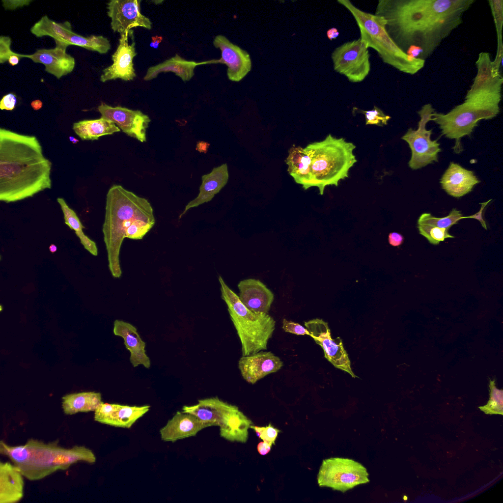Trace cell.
Instances as JSON below:
<instances>
[{
  "label": "cell",
  "mask_w": 503,
  "mask_h": 503,
  "mask_svg": "<svg viewBox=\"0 0 503 503\" xmlns=\"http://www.w3.org/2000/svg\"><path fill=\"white\" fill-rule=\"evenodd\" d=\"M475 0H379L376 15L385 20V29L406 53L420 48L425 60L462 23Z\"/></svg>",
  "instance_id": "cell-1"
},
{
  "label": "cell",
  "mask_w": 503,
  "mask_h": 503,
  "mask_svg": "<svg viewBox=\"0 0 503 503\" xmlns=\"http://www.w3.org/2000/svg\"><path fill=\"white\" fill-rule=\"evenodd\" d=\"M52 163L34 136L0 129V200L10 203L52 188Z\"/></svg>",
  "instance_id": "cell-2"
},
{
  "label": "cell",
  "mask_w": 503,
  "mask_h": 503,
  "mask_svg": "<svg viewBox=\"0 0 503 503\" xmlns=\"http://www.w3.org/2000/svg\"><path fill=\"white\" fill-rule=\"evenodd\" d=\"M476 75L467 91L463 103L447 114L434 112L431 120L439 125L442 135L454 139L453 147L456 153L462 150L460 140L470 136L477 122L490 119L500 112L503 77L500 71L494 67L489 54L480 53L475 62Z\"/></svg>",
  "instance_id": "cell-3"
},
{
  "label": "cell",
  "mask_w": 503,
  "mask_h": 503,
  "mask_svg": "<svg viewBox=\"0 0 503 503\" xmlns=\"http://www.w3.org/2000/svg\"><path fill=\"white\" fill-rule=\"evenodd\" d=\"M0 453L7 456L18 468L25 477L37 480L58 470H65L72 465L83 461L96 462V457L89 448L83 446L71 448L61 447L58 440L46 443L31 439L24 445L10 446L0 442Z\"/></svg>",
  "instance_id": "cell-4"
},
{
  "label": "cell",
  "mask_w": 503,
  "mask_h": 503,
  "mask_svg": "<svg viewBox=\"0 0 503 503\" xmlns=\"http://www.w3.org/2000/svg\"><path fill=\"white\" fill-rule=\"evenodd\" d=\"M138 219L155 223L150 203L120 185H112L106 196L102 232L109 269L114 278H119L122 275L119 254L126 230Z\"/></svg>",
  "instance_id": "cell-5"
},
{
  "label": "cell",
  "mask_w": 503,
  "mask_h": 503,
  "mask_svg": "<svg viewBox=\"0 0 503 503\" xmlns=\"http://www.w3.org/2000/svg\"><path fill=\"white\" fill-rule=\"evenodd\" d=\"M305 148L310 157L313 186L318 188L320 195L327 186H337L340 181L348 177L350 169L357 162L353 152L355 145L331 134Z\"/></svg>",
  "instance_id": "cell-6"
},
{
  "label": "cell",
  "mask_w": 503,
  "mask_h": 503,
  "mask_svg": "<svg viewBox=\"0 0 503 503\" xmlns=\"http://www.w3.org/2000/svg\"><path fill=\"white\" fill-rule=\"evenodd\" d=\"M337 2L352 14L359 28L360 38L368 48L376 51L383 62L410 75L423 68L425 60L410 56L397 46L386 31L383 17L361 10L349 0Z\"/></svg>",
  "instance_id": "cell-7"
},
{
  "label": "cell",
  "mask_w": 503,
  "mask_h": 503,
  "mask_svg": "<svg viewBox=\"0 0 503 503\" xmlns=\"http://www.w3.org/2000/svg\"><path fill=\"white\" fill-rule=\"evenodd\" d=\"M222 298L225 302L230 317L242 345V356L267 350L275 330L276 321L268 313L254 312L242 303L239 296L219 276Z\"/></svg>",
  "instance_id": "cell-8"
},
{
  "label": "cell",
  "mask_w": 503,
  "mask_h": 503,
  "mask_svg": "<svg viewBox=\"0 0 503 503\" xmlns=\"http://www.w3.org/2000/svg\"><path fill=\"white\" fill-rule=\"evenodd\" d=\"M366 469L349 458L333 457L323 460L317 475L320 487L344 493L359 485L369 482Z\"/></svg>",
  "instance_id": "cell-9"
},
{
  "label": "cell",
  "mask_w": 503,
  "mask_h": 503,
  "mask_svg": "<svg viewBox=\"0 0 503 503\" xmlns=\"http://www.w3.org/2000/svg\"><path fill=\"white\" fill-rule=\"evenodd\" d=\"M435 110L430 104L424 105L418 112L420 116L418 129L414 130L409 128L401 138L406 141L412 151V156L408 163L412 169H418L438 162V154L442 149L437 140L430 139L432 129H426V123L431 120Z\"/></svg>",
  "instance_id": "cell-10"
},
{
  "label": "cell",
  "mask_w": 503,
  "mask_h": 503,
  "mask_svg": "<svg viewBox=\"0 0 503 503\" xmlns=\"http://www.w3.org/2000/svg\"><path fill=\"white\" fill-rule=\"evenodd\" d=\"M368 48L360 38L336 47L331 55L334 70L351 83L363 81L370 71Z\"/></svg>",
  "instance_id": "cell-11"
},
{
  "label": "cell",
  "mask_w": 503,
  "mask_h": 503,
  "mask_svg": "<svg viewBox=\"0 0 503 503\" xmlns=\"http://www.w3.org/2000/svg\"><path fill=\"white\" fill-rule=\"evenodd\" d=\"M306 329L315 342L323 349L324 356L336 368L349 373L352 377H358L352 371L348 355L345 350L341 339H333L328 323L322 319L316 318L304 322Z\"/></svg>",
  "instance_id": "cell-12"
},
{
  "label": "cell",
  "mask_w": 503,
  "mask_h": 503,
  "mask_svg": "<svg viewBox=\"0 0 503 503\" xmlns=\"http://www.w3.org/2000/svg\"><path fill=\"white\" fill-rule=\"evenodd\" d=\"M98 110L102 118L114 123L123 132L140 142L146 140V132L151 120L139 110L112 107L102 102Z\"/></svg>",
  "instance_id": "cell-13"
},
{
  "label": "cell",
  "mask_w": 503,
  "mask_h": 503,
  "mask_svg": "<svg viewBox=\"0 0 503 503\" xmlns=\"http://www.w3.org/2000/svg\"><path fill=\"white\" fill-rule=\"evenodd\" d=\"M140 0H112L108 3V15L111 19V28L114 32L121 34L137 27L151 29V22L140 13Z\"/></svg>",
  "instance_id": "cell-14"
},
{
  "label": "cell",
  "mask_w": 503,
  "mask_h": 503,
  "mask_svg": "<svg viewBox=\"0 0 503 503\" xmlns=\"http://www.w3.org/2000/svg\"><path fill=\"white\" fill-rule=\"evenodd\" d=\"M213 45L221 51V58L216 62L227 66L228 79L237 82L245 78L252 68V61L249 53L222 35L215 37Z\"/></svg>",
  "instance_id": "cell-15"
},
{
  "label": "cell",
  "mask_w": 503,
  "mask_h": 503,
  "mask_svg": "<svg viewBox=\"0 0 503 503\" xmlns=\"http://www.w3.org/2000/svg\"><path fill=\"white\" fill-rule=\"evenodd\" d=\"M129 31L121 34L119 44L116 51L112 55L113 63L103 71L100 81L105 83L116 79L128 81L136 77L133 64V58L137 55L135 43L129 45Z\"/></svg>",
  "instance_id": "cell-16"
},
{
  "label": "cell",
  "mask_w": 503,
  "mask_h": 503,
  "mask_svg": "<svg viewBox=\"0 0 503 503\" xmlns=\"http://www.w3.org/2000/svg\"><path fill=\"white\" fill-rule=\"evenodd\" d=\"M149 405L130 406L102 402L94 411L95 421L117 427L130 428L147 413Z\"/></svg>",
  "instance_id": "cell-17"
},
{
  "label": "cell",
  "mask_w": 503,
  "mask_h": 503,
  "mask_svg": "<svg viewBox=\"0 0 503 503\" xmlns=\"http://www.w3.org/2000/svg\"><path fill=\"white\" fill-rule=\"evenodd\" d=\"M282 366L281 360L270 351H259L242 356L238 362L243 378L252 384L270 373L277 372Z\"/></svg>",
  "instance_id": "cell-18"
},
{
  "label": "cell",
  "mask_w": 503,
  "mask_h": 503,
  "mask_svg": "<svg viewBox=\"0 0 503 503\" xmlns=\"http://www.w3.org/2000/svg\"><path fill=\"white\" fill-rule=\"evenodd\" d=\"M67 47L56 45L53 49H41L31 55H26V57L35 63L43 64L45 70L57 79L73 71L75 66V58L68 54Z\"/></svg>",
  "instance_id": "cell-19"
},
{
  "label": "cell",
  "mask_w": 503,
  "mask_h": 503,
  "mask_svg": "<svg viewBox=\"0 0 503 503\" xmlns=\"http://www.w3.org/2000/svg\"><path fill=\"white\" fill-rule=\"evenodd\" d=\"M239 299L249 309L254 312L268 313L274 299L272 292L261 281L246 279L238 284Z\"/></svg>",
  "instance_id": "cell-20"
},
{
  "label": "cell",
  "mask_w": 503,
  "mask_h": 503,
  "mask_svg": "<svg viewBox=\"0 0 503 503\" xmlns=\"http://www.w3.org/2000/svg\"><path fill=\"white\" fill-rule=\"evenodd\" d=\"M209 427L195 416L183 412H177L167 424L160 430L161 439L174 442L186 438L195 436L202 429Z\"/></svg>",
  "instance_id": "cell-21"
},
{
  "label": "cell",
  "mask_w": 503,
  "mask_h": 503,
  "mask_svg": "<svg viewBox=\"0 0 503 503\" xmlns=\"http://www.w3.org/2000/svg\"><path fill=\"white\" fill-rule=\"evenodd\" d=\"M479 180L474 172L451 162L441 179L442 188L450 196L459 198L471 192Z\"/></svg>",
  "instance_id": "cell-22"
},
{
  "label": "cell",
  "mask_w": 503,
  "mask_h": 503,
  "mask_svg": "<svg viewBox=\"0 0 503 503\" xmlns=\"http://www.w3.org/2000/svg\"><path fill=\"white\" fill-rule=\"evenodd\" d=\"M229 175L226 164L214 168L208 174L203 175L202 183L199 187L198 196L190 201L179 216V219L190 209L196 207L211 201L214 196L225 186L228 180Z\"/></svg>",
  "instance_id": "cell-23"
},
{
  "label": "cell",
  "mask_w": 503,
  "mask_h": 503,
  "mask_svg": "<svg viewBox=\"0 0 503 503\" xmlns=\"http://www.w3.org/2000/svg\"><path fill=\"white\" fill-rule=\"evenodd\" d=\"M113 331L115 335L123 338L124 345L131 353L130 361L133 366L142 364L149 368L150 361L145 353V343L141 339L137 328L129 323L116 320Z\"/></svg>",
  "instance_id": "cell-24"
},
{
  "label": "cell",
  "mask_w": 503,
  "mask_h": 503,
  "mask_svg": "<svg viewBox=\"0 0 503 503\" xmlns=\"http://www.w3.org/2000/svg\"><path fill=\"white\" fill-rule=\"evenodd\" d=\"M23 477L14 464L0 462V503H16L23 498Z\"/></svg>",
  "instance_id": "cell-25"
},
{
  "label": "cell",
  "mask_w": 503,
  "mask_h": 503,
  "mask_svg": "<svg viewBox=\"0 0 503 503\" xmlns=\"http://www.w3.org/2000/svg\"><path fill=\"white\" fill-rule=\"evenodd\" d=\"M233 406L216 397L199 400L197 404L192 406H184L182 410L184 413L195 416L209 426H220L225 417Z\"/></svg>",
  "instance_id": "cell-26"
},
{
  "label": "cell",
  "mask_w": 503,
  "mask_h": 503,
  "mask_svg": "<svg viewBox=\"0 0 503 503\" xmlns=\"http://www.w3.org/2000/svg\"><path fill=\"white\" fill-rule=\"evenodd\" d=\"M285 162L287 170L295 182L306 190L313 186L311 160L308 152L301 146H292Z\"/></svg>",
  "instance_id": "cell-27"
},
{
  "label": "cell",
  "mask_w": 503,
  "mask_h": 503,
  "mask_svg": "<svg viewBox=\"0 0 503 503\" xmlns=\"http://www.w3.org/2000/svg\"><path fill=\"white\" fill-rule=\"evenodd\" d=\"M211 61L196 62L188 61L176 54L155 66L149 67L143 78L145 81H149L156 78L161 72H172L184 82L188 81L194 75V69L197 65L209 63Z\"/></svg>",
  "instance_id": "cell-28"
},
{
  "label": "cell",
  "mask_w": 503,
  "mask_h": 503,
  "mask_svg": "<svg viewBox=\"0 0 503 503\" xmlns=\"http://www.w3.org/2000/svg\"><path fill=\"white\" fill-rule=\"evenodd\" d=\"M252 423L237 406H233L220 426V435L230 441L245 443L248 438V429Z\"/></svg>",
  "instance_id": "cell-29"
},
{
  "label": "cell",
  "mask_w": 503,
  "mask_h": 503,
  "mask_svg": "<svg viewBox=\"0 0 503 503\" xmlns=\"http://www.w3.org/2000/svg\"><path fill=\"white\" fill-rule=\"evenodd\" d=\"M30 32L37 37L50 36L55 40L56 45L66 47L69 46L68 41L69 37L75 33L69 22L56 23L46 15L34 24L30 28Z\"/></svg>",
  "instance_id": "cell-30"
},
{
  "label": "cell",
  "mask_w": 503,
  "mask_h": 503,
  "mask_svg": "<svg viewBox=\"0 0 503 503\" xmlns=\"http://www.w3.org/2000/svg\"><path fill=\"white\" fill-rule=\"evenodd\" d=\"M62 399L63 411L68 415L95 411L103 402L101 393L95 391L68 394Z\"/></svg>",
  "instance_id": "cell-31"
},
{
  "label": "cell",
  "mask_w": 503,
  "mask_h": 503,
  "mask_svg": "<svg viewBox=\"0 0 503 503\" xmlns=\"http://www.w3.org/2000/svg\"><path fill=\"white\" fill-rule=\"evenodd\" d=\"M73 129L83 140H97L102 136L120 131L114 123L102 117L75 122L73 124Z\"/></svg>",
  "instance_id": "cell-32"
},
{
  "label": "cell",
  "mask_w": 503,
  "mask_h": 503,
  "mask_svg": "<svg viewBox=\"0 0 503 503\" xmlns=\"http://www.w3.org/2000/svg\"><path fill=\"white\" fill-rule=\"evenodd\" d=\"M57 201L63 214L65 224L70 229L75 231V234L79 238L80 242L84 248L92 255L97 256L98 253L97 245L94 241L84 233L83 229L84 227L76 212L68 205L63 198L58 197Z\"/></svg>",
  "instance_id": "cell-33"
},
{
  "label": "cell",
  "mask_w": 503,
  "mask_h": 503,
  "mask_svg": "<svg viewBox=\"0 0 503 503\" xmlns=\"http://www.w3.org/2000/svg\"><path fill=\"white\" fill-rule=\"evenodd\" d=\"M69 45H76L100 54H106L111 49L109 40L102 35L84 37L75 33L68 39Z\"/></svg>",
  "instance_id": "cell-34"
},
{
  "label": "cell",
  "mask_w": 503,
  "mask_h": 503,
  "mask_svg": "<svg viewBox=\"0 0 503 503\" xmlns=\"http://www.w3.org/2000/svg\"><path fill=\"white\" fill-rule=\"evenodd\" d=\"M463 217L460 211L453 208L447 216L443 218L435 217L428 213H423L419 216L417 224H429L448 230L462 220Z\"/></svg>",
  "instance_id": "cell-35"
},
{
  "label": "cell",
  "mask_w": 503,
  "mask_h": 503,
  "mask_svg": "<svg viewBox=\"0 0 503 503\" xmlns=\"http://www.w3.org/2000/svg\"><path fill=\"white\" fill-rule=\"evenodd\" d=\"M490 397L487 403L479 407L480 410L485 414H503V391L497 388L495 380H490L489 382Z\"/></svg>",
  "instance_id": "cell-36"
},
{
  "label": "cell",
  "mask_w": 503,
  "mask_h": 503,
  "mask_svg": "<svg viewBox=\"0 0 503 503\" xmlns=\"http://www.w3.org/2000/svg\"><path fill=\"white\" fill-rule=\"evenodd\" d=\"M490 6L492 13L494 17L498 36V49L496 56V58L501 59L503 58V43L502 31L503 27V1L502 0H490L488 1Z\"/></svg>",
  "instance_id": "cell-37"
},
{
  "label": "cell",
  "mask_w": 503,
  "mask_h": 503,
  "mask_svg": "<svg viewBox=\"0 0 503 503\" xmlns=\"http://www.w3.org/2000/svg\"><path fill=\"white\" fill-rule=\"evenodd\" d=\"M417 227L420 234L425 237L433 245H438L446 238H454L449 234L448 230L425 224H418Z\"/></svg>",
  "instance_id": "cell-38"
},
{
  "label": "cell",
  "mask_w": 503,
  "mask_h": 503,
  "mask_svg": "<svg viewBox=\"0 0 503 503\" xmlns=\"http://www.w3.org/2000/svg\"><path fill=\"white\" fill-rule=\"evenodd\" d=\"M155 224L143 219L136 220L127 229L125 238L133 240H141L153 227Z\"/></svg>",
  "instance_id": "cell-39"
},
{
  "label": "cell",
  "mask_w": 503,
  "mask_h": 503,
  "mask_svg": "<svg viewBox=\"0 0 503 503\" xmlns=\"http://www.w3.org/2000/svg\"><path fill=\"white\" fill-rule=\"evenodd\" d=\"M356 109L359 112L365 115L366 125L383 126L388 124V121L391 118L389 115L385 114L380 109L376 106H374L373 109L369 111Z\"/></svg>",
  "instance_id": "cell-40"
},
{
  "label": "cell",
  "mask_w": 503,
  "mask_h": 503,
  "mask_svg": "<svg viewBox=\"0 0 503 503\" xmlns=\"http://www.w3.org/2000/svg\"><path fill=\"white\" fill-rule=\"evenodd\" d=\"M250 428L253 429L257 436L263 441L266 442L271 445L275 444V441L279 430L273 427L271 423L265 427L251 425Z\"/></svg>",
  "instance_id": "cell-41"
},
{
  "label": "cell",
  "mask_w": 503,
  "mask_h": 503,
  "mask_svg": "<svg viewBox=\"0 0 503 503\" xmlns=\"http://www.w3.org/2000/svg\"><path fill=\"white\" fill-rule=\"evenodd\" d=\"M11 39L8 36L1 35L0 37V62L8 61L9 58L17 54L11 50Z\"/></svg>",
  "instance_id": "cell-42"
},
{
  "label": "cell",
  "mask_w": 503,
  "mask_h": 503,
  "mask_svg": "<svg viewBox=\"0 0 503 503\" xmlns=\"http://www.w3.org/2000/svg\"><path fill=\"white\" fill-rule=\"evenodd\" d=\"M282 328L285 332L298 335H308L310 336L309 332L303 326L299 323L288 321L285 318L282 321Z\"/></svg>",
  "instance_id": "cell-43"
},
{
  "label": "cell",
  "mask_w": 503,
  "mask_h": 503,
  "mask_svg": "<svg viewBox=\"0 0 503 503\" xmlns=\"http://www.w3.org/2000/svg\"><path fill=\"white\" fill-rule=\"evenodd\" d=\"M17 100L16 96L10 93L4 95L0 102V109L1 110L12 111L16 107Z\"/></svg>",
  "instance_id": "cell-44"
},
{
  "label": "cell",
  "mask_w": 503,
  "mask_h": 503,
  "mask_svg": "<svg viewBox=\"0 0 503 503\" xmlns=\"http://www.w3.org/2000/svg\"><path fill=\"white\" fill-rule=\"evenodd\" d=\"M491 201V199H490V200H488L486 202L481 203L480 204L481 205V206L480 209L479 210V211L477 213H475V214H474L473 215L469 216H467V217H464L463 216L462 219H466V218H472V219H476V220H478L482 226L485 229L487 230V225H486V223L485 221L483 218L482 214H483V210H484L485 207L487 205V204L489 203V202L490 201Z\"/></svg>",
  "instance_id": "cell-45"
},
{
  "label": "cell",
  "mask_w": 503,
  "mask_h": 503,
  "mask_svg": "<svg viewBox=\"0 0 503 503\" xmlns=\"http://www.w3.org/2000/svg\"><path fill=\"white\" fill-rule=\"evenodd\" d=\"M388 240L391 245L398 247L402 244L404 238L401 234L393 232L389 234Z\"/></svg>",
  "instance_id": "cell-46"
},
{
  "label": "cell",
  "mask_w": 503,
  "mask_h": 503,
  "mask_svg": "<svg viewBox=\"0 0 503 503\" xmlns=\"http://www.w3.org/2000/svg\"><path fill=\"white\" fill-rule=\"evenodd\" d=\"M272 445L268 443L263 441L258 443L257 449L259 453L261 455H265L268 454L271 449Z\"/></svg>",
  "instance_id": "cell-47"
},
{
  "label": "cell",
  "mask_w": 503,
  "mask_h": 503,
  "mask_svg": "<svg viewBox=\"0 0 503 503\" xmlns=\"http://www.w3.org/2000/svg\"><path fill=\"white\" fill-rule=\"evenodd\" d=\"M339 34L338 30L335 28H332L327 31V37L330 40L336 39L339 35Z\"/></svg>",
  "instance_id": "cell-48"
},
{
  "label": "cell",
  "mask_w": 503,
  "mask_h": 503,
  "mask_svg": "<svg viewBox=\"0 0 503 503\" xmlns=\"http://www.w3.org/2000/svg\"><path fill=\"white\" fill-rule=\"evenodd\" d=\"M163 37L162 36H155L152 37V42L150 43V46L154 48H157L159 46V44L162 41Z\"/></svg>",
  "instance_id": "cell-49"
},
{
  "label": "cell",
  "mask_w": 503,
  "mask_h": 503,
  "mask_svg": "<svg viewBox=\"0 0 503 503\" xmlns=\"http://www.w3.org/2000/svg\"><path fill=\"white\" fill-rule=\"evenodd\" d=\"M209 144L207 142H200L197 144V149L199 152H206Z\"/></svg>",
  "instance_id": "cell-50"
},
{
  "label": "cell",
  "mask_w": 503,
  "mask_h": 503,
  "mask_svg": "<svg viewBox=\"0 0 503 503\" xmlns=\"http://www.w3.org/2000/svg\"><path fill=\"white\" fill-rule=\"evenodd\" d=\"M43 106L42 102L39 100H35L31 102V106L34 110H38L40 109Z\"/></svg>",
  "instance_id": "cell-51"
},
{
  "label": "cell",
  "mask_w": 503,
  "mask_h": 503,
  "mask_svg": "<svg viewBox=\"0 0 503 503\" xmlns=\"http://www.w3.org/2000/svg\"><path fill=\"white\" fill-rule=\"evenodd\" d=\"M50 251L52 252H55L57 250V247L54 244H51L49 247Z\"/></svg>",
  "instance_id": "cell-52"
},
{
  "label": "cell",
  "mask_w": 503,
  "mask_h": 503,
  "mask_svg": "<svg viewBox=\"0 0 503 503\" xmlns=\"http://www.w3.org/2000/svg\"><path fill=\"white\" fill-rule=\"evenodd\" d=\"M69 139L70 141H72L73 142V143H74V144H76V143H78L79 141V140L77 139H76V138H74V137H73L72 136H70L69 137Z\"/></svg>",
  "instance_id": "cell-53"
}]
</instances>
